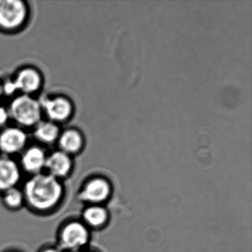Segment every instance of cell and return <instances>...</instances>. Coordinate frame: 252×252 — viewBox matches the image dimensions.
Wrapping results in <instances>:
<instances>
[{
  "label": "cell",
  "instance_id": "6da1fadb",
  "mask_svg": "<svg viewBox=\"0 0 252 252\" xmlns=\"http://www.w3.org/2000/svg\"><path fill=\"white\" fill-rule=\"evenodd\" d=\"M26 206L39 215L55 212L65 197L64 183L46 172L32 175L23 187Z\"/></svg>",
  "mask_w": 252,
  "mask_h": 252
},
{
  "label": "cell",
  "instance_id": "7a4b0ae2",
  "mask_svg": "<svg viewBox=\"0 0 252 252\" xmlns=\"http://www.w3.org/2000/svg\"><path fill=\"white\" fill-rule=\"evenodd\" d=\"M91 240V229L80 219L64 221L57 233V244L64 252L86 249Z\"/></svg>",
  "mask_w": 252,
  "mask_h": 252
},
{
  "label": "cell",
  "instance_id": "3957f363",
  "mask_svg": "<svg viewBox=\"0 0 252 252\" xmlns=\"http://www.w3.org/2000/svg\"><path fill=\"white\" fill-rule=\"evenodd\" d=\"M42 107L37 100L31 95H22L13 100L10 105V117L24 126H32L40 122Z\"/></svg>",
  "mask_w": 252,
  "mask_h": 252
},
{
  "label": "cell",
  "instance_id": "277c9868",
  "mask_svg": "<svg viewBox=\"0 0 252 252\" xmlns=\"http://www.w3.org/2000/svg\"><path fill=\"white\" fill-rule=\"evenodd\" d=\"M112 186L108 179L102 176H94L85 181L79 192V201L86 205H102L110 198Z\"/></svg>",
  "mask_w": 252,
  "mask_h": 252
},
{
  "label": "cell",
  "instance_id": "5b68a950",
  "mask_svg": "<svg viewBox=\"0 0 252 252\" xmlns=\"http://www.w3.org/2000/svg\"><path fill=\"white\" fill-rule=\"evenodd\" d=\"M28 8L20 0L0 1V28L12 31L19 29L26 22Z\"/></svg>",
  "mask_w": 252,
  "mask_h": 252
},
{
  "label": "cell",
  "instance_id": "8992f818",
  "mask_svg": "<svg viewBox=\"0 0 252 252\" xmlns=\"http://www.w3.org/2000/svg\"><path fill=\"white\" fill-rule=\"evenodd\" d=\"M23 176L20 164L10 156H0V194L19 187Z\"/></svg>",
  "mask_w": 252,
  "mask_h": 252
},
{
  "label": "cell",
  "instance_id": "52a82bcc",
  "mask_svg": "<svg viewBox=\"0 0 252 252\" xmlns=\"http://www.w3.org/2000/svg\"><path fill=\"white\" fill-rule=\"evenodd\" d=\"M73 167L71 156L61 150L47 156L45 172L60 181H63L70 176Z\"/></svg>",
  "mask_w": 252,
  "mask_h": 252
},
{
  "label": "cell",
  "instance_id": "ba28073f",
  "mask_svg": "<svg viewBox=\"0 0 252 252\" xmlns=\"http://www.w3.org/2000/svg\"><path fill=\"white\" fill-rule=\"evenodd\" d=\"M28 137L23 129L8 127L0 133V151L5 156L17 154L24 150Z\"/></svg>",
  "mask_w": 252,
  "mask_h": 252
},
{
  "label": "cell",
  "instance_id": "9c48e42d",
  "mask_svg": "<svg viewBox=\"0 0 252 252\" xmlns=\"http://www.w3.org/2000/svg\"><path fill=\"white\" fill-rule=\"evenodd\" d=\"M40 103L42 110L53 122H63L67 120L73 112L71 102L64 97L42 98Z\"/></svg>",
  "mask_w": 252,
  "mask_h": 252
},
{
  "label": "cell",
  "instance_id": "30bf717a",
  "mask_svg": "<svg viewBox=\"0 0 252 252\" xmlns=\"http://www.w3.org/2000/svg\"><path fill=\"white\" fill-rule=\"evenodd\" d=\"M46 154L41 147H30L23 152L20 160V167L23 172L32 175L45 172Z\"/></svg>",
  "mask_w": 252,
  "mask_h": 252
},
{
  "label": "cell",
  "instance_id": "8fae6325",
  "mask_svg": "<svg viewBox=\"0 0 252 252\" xmlns=\"http://www.w3.org/2000/svg\"><path fill=\"white\" fill-rule=\"evenodd\" d=\"M17 91H21L23 95H30L40 88L42 78L37 70L26 68L17 73L14 80Z\"/></svg>",
  "mask_w": 252,
  "mask_h": 252
},
{
  "label": "cell",
  "instance_id": "7c38bea8",
  "mask_svg": "<svg viewBox=\"0 0 252 252\" xmlns=\"http://www.w3.org/2000/svg\"><path fill=\"white\" fill-rule=\"evenodd\" d=\"M108 219V211L103 205H86L80 218L90 229L101 228L107 223Z\"/></svg>",
  "mask_w": 252,
  "mask_h": 252
},
{
  "label": "cell",
  "instance_id": "4fadbf2b",
  "mask_svg": "<svg viewBox=\"0 0 252 252\" xmlns=\"http://www.w3.org/2000/svg\"><path fill=\"white\" fill-rule=\"evenodd\" d=\"M59 145L60 150L66 154H77L83 148L84 137L79 130L74 129H67L59 137Z\"/></svg>",
  "mask_w": 252,
  "mask_h": 252
},
{
  "label": "cell",
  "instance_id": "5bb4252c",
  "mask_svg": "<svg viewBox=\"0 0 252 252\" xmlns=\"http://www.w3.org/2000/svg\"><path fill=\"white\" fill-rule=\"evenodd\" d=\"M34 135L41 142L52 144L60 137V128L54 122H39L36 125Z\"/></svg>",
  "mask_w": 252,
  "mask_h": 252
},
{
  "label": "cell",
  "instance_id": "9a60e30c",
  "mask_svg": "<svg viewBox=\"0 0 252 252\" xmlns=\"http://www.w3.org/2000/svg\"><path fill=\"white\" fill-rule=\"evenodd\" d=\"M2 202L6 209L11 211H17L26 206L24 193L23 189L19 187L9 189L1 194Z\"/></svg>",
  "mask_w": 252,
  "mask_h": 252
},
{
  "label": "cell",
  "instance_id": "2e32d148",
  "mask_svg": "<svg viewBox=\"0 0 252 252\" xmlns=\"http://www.w3.org/2000/svg\"><path fill=\"white\" fill-rule=\"evenodd\" d=\"M2 87V93L6 95H12L17 92V87L14 84V80L7 81Z\"/></svg>",
  "mask_w": 252,
  "mask_h": 252
},
{
  "label": "cell",
  "instance_id": "e0dca14e",
  "mask_svg": "<svg viewBox=\"0 0 252 252\" xmlns=\"http://www.w3.org/2000/svg\"><path fill=\"white\" fill-rule=\"evenodd\" d=\"M9 113L6 109L0 107V126H4L9 119Z\"/></svg>",
  "mask_w": 252,
  "mask_h": 252
},
{
  "label": "cell",
  "instance_id": "ac0fdd59",
  "mask_svg": "<svg viewBox=\"0 0 252 252\" xmlns=\"http://www.w3.org/2000/svg\"><path fill=\"white\" fill-rule=\"evenodd\" d=\"M39 252H64L57 245L55 246H47L42 248Z\"/></svg>",
  "mask_w": 252,
  "mask_h": 252
},
{
  "label": "cell",
  "instance_id": "d6986e66",
  "mask_svg": "<svg viewBox=\"0 0 252 252\" xmlns=\"http://www.w3.org/2000/svg\"><path fill=\"white\" fill-rule=\"evenodd\" d=\"M94 252V251L90 250V249H88L86 248V249H82V250L76 251V252Z\"/></svg>",
  "mask_w": 252,
  "mask_h": 252
},
{
  "label": "cell",
  "instance_id": "ffe728a7",
  "mask_svg": "<svg viewBox=\"0 0 252 252\" xmlns=\"http://www.w3.org/2000/svg\"><path fill=\"white\" fill-rule=\"evenodd\" d=\"M2 94H3V93H2V85H0V98H1V96H2Z\"/></svg>",
  "mask_w": 252,
  "mask_h": 252
},
{
  "label": "cell",
  "instance_id": "44dd1931",
  "mask_svg": "<svg viewBox=\"0 0 252 252\" xmlns=\"http://www.w3.org/2000/svg\"><path fill=\"white\" fill-rule=\"evenodd\" d=\"M18 252V251H10V252Z\"/></svg>",
  "mask_w": 252,
  "mask_h": 252
}]
</instances>
